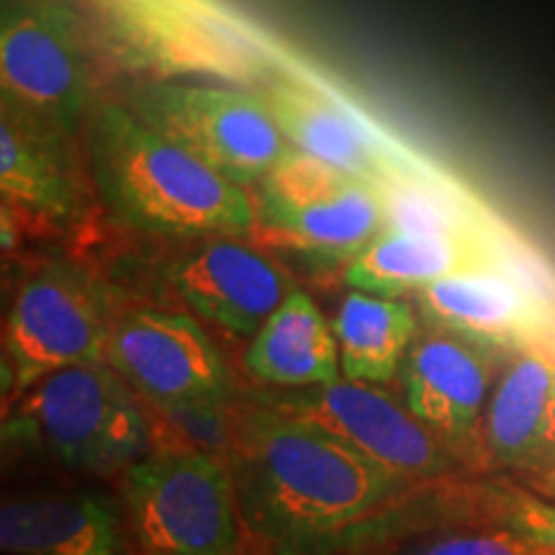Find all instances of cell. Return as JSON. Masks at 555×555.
Returning <instances> with one entry per match:
<instances>
[{"label": "cell", "mask_w": 555, "mask_h": 555, "mask_svg": "<svg viewBox=\"0 0 555 555\" xmlns=\"http://www.w3.org/2000/svg\"><path fill=\"white\" fill-rule=\"evenodd\" d=\"M168 281L193 314L232 337H255L286 298L281 268L237 237H211L170 262Z\"/></svg>", "instance_id": "13"}, {"label": "cell", "mask_w": 555, "mask_h": 555, "mask_svg": "<svg viewBox=\"0 0 555 555\" xmlns=\"http://www.w3.org/2000/svg\"><path fill=\"white\" fill-rule=\"evenodd\" d=\"M483 522H496L519 532L545 555H555V502L525 489L494 486L483 489Z\"/></svg>", "instance_id": "23"}, {"label": "cell", "mask_w": 555, "mask_h": 555, "mask_svg": "<svg viewBox=\"0 0 555 555\" xmlns=\"http://www.w3.org/2000/svg\"><path fill=\"white\" fill-rule=\"evenodd\" d=\"M5 433L34 440L62 468L124 474L150 453L142 399L106 360L69 365L16 399Z\"/></svg>", "instance_id": "3"}, {"label": "cell", "mask_w": 555, "mask_h": 555, "mask_svg": "<svg viewBox=\"0 0 555 555\" xmlns=\"http://www.w3.org/2000/svg\"><path fill=\"white\" fill-rule=\"evenodd\" d=\"M5 555H131L124 509L99 491L9 496L0 506Z\"/></svg>", "instance_id": "17"}, {"label": "cell", "mask_w": 555, "mask_h": 555, "mask_svg": "<svg viewBox=\"0 0 555 555\" xmlns=\"http://www.w3.org/2000/svg\"><path fill=\"white\" fill-rule=\"evenodd\" d=\"M543 486H545V489H547V491H551V494H555V476H551V478H547V481H545Z\"/></svg>", "instance_id": "25"}, {"label": "cell", "mask_w": 555, "mask_h": 555, "mask_svg": "<svg viewBox=\"0 0 555 555\" xmlns=\"http://www.w3.org/2000/svg\"><path fill=\"white\" fill-rule=\"evenodd\" d=\"M481 455L499 468L555 476V360L519 347L502 367L481 425Z\"/></svg>", "instance_id": "15"}, {"label": "cell", "mask_w": 555, "mask_h": 555, "mask_svg": "<svg viewBox=\"0 0 555 555\" xmlns=\"http://www.w3.org/2000/svg\"><path fill=\"white\" fill-rule=\"evenodd\" d=\"M90 165L116 219L159 237H242L258 214L242 185L178 147L129 106H103Z\"/></svg>", "instance_id": "2"}, {"label": "cell", "mask_w": 555, "mask_h": 555, "mask_svg": "<svg viewBox=\"0 0 555 555\" xmlns=\"http://www.w3.org/2000/svg\"><path fill=\"white\" fill-rule=\"evenodd\" d=\"M131 111L234 185L260 183L291 144L258 93L206 82L159 80Z\"/></svg>", "instance_id": "8"}, {"label": "cell", "mask_w": 555, "mask_h": 555, "mask_svg": "<svg viewBox=\"0 0 555 555\" xmlns=\"http://www.w3.org/2000/svg\"><path fill=\"white\" fill-rule=\"evenodd\" d=\"M108 21L137 65L159 73H217L224 78L255 73L245 47L185 0H108Z\"/></svg>", "instance_id": "14"}, {"label": "cell", "mask_w": 555, "mask_h": 555, "mask_svg": "<svg viewBox=\"0 0 555 555\" xmlns=\"http://www.w3.org/2000/svg\"><path fill=\"white\" fill-rule=\"evenodd\" d=\"M258 95L291 147L309 152L373 189L386 193L393 185L427 176L420 165L380 144V139L343 103L319 93L296 75H268L260 80Z\"/></svg>", "instance_id": "12"}, {"label": "cell", "mask_w": 555, "mask_h": 555, "mask_svg": "<svg viewBox=\"0 0 555 555\" xmlns=\"http://www.w3.org/2000/svg\"><path fill=\"white\" fill-rule=\"evenodd\" d=\"M106 363L155 409L234 399L232 373L217 343L180 311L134 309L116 319Z\"/></svg>", "instance_id": "10"}, {"label": "cell", "mask_w": 555, "mask_h": 555, "mask_svg": "<svg viewBox=\"0 0 555 555\" xmlns=\"http://www.w3.org/2000/svg\"><path fill=\"white\" fill-rule=\"evenodd\" d=\"M258 189V221L317 260H347L386 229V193L309 152L288 147Z\"/></svg>", "instance_id": "7"}, {"label": "cell", "mask_w": 555, "mask_h": 555, "mask_svg": "<svg viewBox=\"0 0 555 555\" xmlns=\"http://www.w3.org/2000/svg\"><path fill=\"white\" fill-rule=\"evenodd\" d=\"M114 322L106 288L88 270L44 262L21 283L5 319V391L18 399L62 367L106 360Z\"/></svg>", "instance_id": "6"}, {"label": "cell", "mask_w": 555, "mask_h": 555, "mask_svg": "<svg viewBox=\"0 0 555 555\" xmlns=\"http://www.w3.org/2000/svg\"><path fill=\"white\" fill-rule=\"evenodd\" d=\"M245 365L255 378L273 388H309L343 378L335 330L301 288L288 291L253 337Z\"/></svg>", "instance_id": "19"}, {"label": "cell", "mask_w": 555, "mask_h": 555, "mask_svg": "<svg viewBox=\"0 0 555 555\" xmlns=\"http://www.w3.org/2000/svg\"><path fill=\"white\" fill-rule=\"evenodd\" d=\"M427 324L457 332L499 350L532 347L545 332V309L530 288L504 266H489L440 278L416 291Z\"/></svg>", "instance_id": "16"}, {"label": "cell", "mask_w": 555, "mask_h": 555, "mask_svg": "<svg viewBox=\"0 0 555 555\" xmlns=\"http://www.w3.org/2000/svg\"><path fill=\"white\" fill-rule=\"evenodd\" d=\"M499 347L429 324L416 332L401 365L404 401L455 455H476L499 376Z\"/></svg>", "instance_id": "11"}, {"label": "cell", "mask_w": 555, "mask_h": 555, "mask_svg": "<svg viewBox=\"0 0 555 555\" xmlns=\"http://www.w3.org/2000/svg\"><path fill=\"white\" fill-rule=\"evenodd\" d=\"M121 509L139 555H237L242 512L221 455L150 450L121 474Z\"/></svg>", "instance_id": "4"}, {"label": "cell", "mask_w": 555, "mask_h": 555, "mask_svg": "<svg viewBox=\"0 0 555 555\" xmlns=\"http://www.w3.org/2000/svg\"><path fill=\"white\" fill-rule=\"evenodd\" d=\"M3 108L60 139L78 134L90 106L80 18L65 0L0 3Z\"/></svg>", "instance_id": "5"}, {"label": "cell", "mask_w": 555, "mask_h": 555, "mask_svg": "<svg viewBox=\"0 0 555 555\" xmlns=\"http://www.w3.org/2000/svg\"><path fill=\"white\" fill-rule=\"evenodd\" d=\"M343 378L391 384L416 337V314L401 298L352 291L345 296L335 324Z\"/></svg>", "instance_id": "21"}, {"label": "cell", "mask_w": 555, "mask_h": 555, "mask_svg": "<svg viewBox=\"0 0 555 555\" xmlns=\"http://www.w3.org/2000/svg\"><path fill=\"white\" fill-rule=\"evenodd\" d=\"M258 397L327 429L414 486L442 481L461 470L455 450L429 429L406 401L376 384L339 378L324 386L260 391Z\"/></svg>", "instance_id": "9"}, {"label": "cell", "mask_w": 555, "mask_h": 555, "mask_svg": "<svg viewBox=\"0 0 555 555\" xmlns=\"http://www.w3.org/2000/svg\"><path fill=\"white\" fill-rule=\"evenodd\" d=\"M227 461L242 519L273 555H337L414 486L258 393L232 414Z\"/></svg>", "instance_id": "1"}, {"label": "cell", "mask_w": 555, "mask_h": 555, "mask_svg": "<svg viewBox=\"0 0 555 555\" xmlns=\"http://www.w3.org/2000/svg\"><path fill=\"white\" fill-rule=\"evenodd\" d=\"M232 401H191V404H176L157 409L168 425L176 429L183 442L206 453L227 457L232 446Z\"/></svg>", "instance_id": "24"}, {"label": "cell", "mask_w": 555, "mask_h": 555, "mask_svg": "<svg viewBox=\"0 0 555 555\" xmlns=\"http://www.w3.org/2000/svg\"><path fill=\"white\" fill-rule=\"evenodd\" d=\"M60 137L3 108L0 114V191L5 201L47 219H75L82 208L78 183L60 155Z\"/></svg>", "instance_id": "20"}, {"label": "cell", "mask_w": 555, "mask_h": 555, "mask_svg": "<svg viewBox=\"0 0 555 555\" xmlns=\"http://www.w3.org/2000/svg\"><path fill=\"white\" fill-rule=\"evenodd\" d=\"M358 555H545L538 545L496 522H433L401 527L360 525L337 553Z\"/></svg>", "instance_id": "22"}, {"label": "cell", "mask_w": 555, "mask_h": 555, "mask_svg": "<svg viewBox=\"0 0 555 555\" xmlns=\"http://www.w3.org/2000/svg\"><path fill=\"white\" fill-rule=\"evenodd\" d=\"M502 266L489 240L433 237L386 227L363 253L347 262L345 281L365 294L401 298L463 270Z\"/></svg>", "instance_id": "18"}]
</instances>
